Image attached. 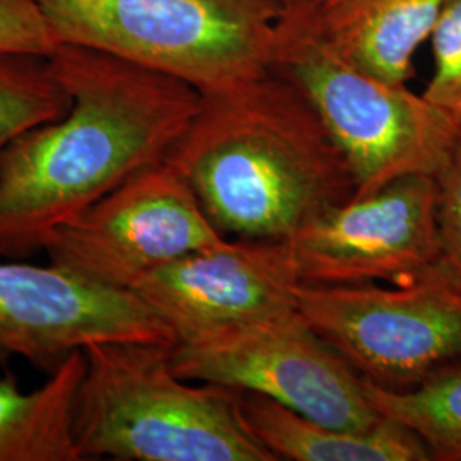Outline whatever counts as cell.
Returning a JSON list of instances; mask_svg holds the SVG:
<instances>
[{
	"label": "cell",
	"mask_w": 461,
	"mask_h": 461,
	"mask_svg": "<svg viewBox=\"0 0 461 461\" xmlns=\"http://www.w3.org/2000/svg\"><path fill=\"white\" fill-rule=\"evenodd\" d=\"M50 66L70 96L0 161V258H28L60 222L159 165L202 106L197 91L123 57L60 43Z\"/></svg>",
	"instance_id": "obj_1"
},
{
	"label": "cell",
	"mask_w": 461,
	"mask_h": 461,
	"mask_svg": "<svg viewBox=\"0 0 461 461\" xmlns=\"http://www.w3.org/2000/svg\"><path fill=\"white\" fill-rule=\"evenodd\" d=\"M166 161L234 240L287 241L356 194L348 163L312 103L272 70L202 98Z\"/></svg>",
	"instance_id": "obj_2"
},
{
	"label": "cell",
	"mask_w": 461,
	"mask_h": 461,
	"mask_svg": "<svg viewBox=\"0 0 461 461\" xmlns=\"http://www.w3.org/2000/svg\"><path fill=\"white\" fill-rule=\"evenodd\" d=\"M74 413L83 460L274 461L248 428L243 392L185 379L171 346L86 347Z\"/></svg>",
	"instance_id": "obj_3"
},
{
	"label": "cell",
	"mask_w": 461,
	"mask_h": 461,
	"mask_svg": "<svg viewBox=\"0 0 461 461\" xmlns=\"http://www.w3.org/2000/svg\"><path fill=\"white\" fill-rule=\"evenodd\" d=\"M272 72L312 103L348 163L354 197L403 176H436L460 139L456 116L347 62L316 28L308 0H280Z\"/></svg>",
	"instance_id": "obj_4"
},
{
	"label": "cell",
	"mask_w": 461,
	"mask_h": 461,
	"mask_svg": "<svg viewBox=\"0 0 461 461\" xmlns=\"http://www.w3.org/2000/svg\"><path fill=\"white\" fill-rule=\"evenodd\" d=\"M59 43L103 50L211 98L272 70L280 0H34Z\"/></svg>",
	"instance_id": "obj_5"
},
{
	"label": "cell",
	"mask_w": 461,
	"mask_h": 461,
	"mask_svg": "<svg viewBox=\"0 0 461 461\" xmlns=\"http://www.w3.org/2000/svg\"><path fill=\"white\" fill-rule=\"evenodd\" d=\"M395 285L303 284L297 310L363 379L403 390L461 359V279L441 258Z\"/></svg>",
	"instance_id": "obj_6"
},
{
	"label": "cell",
	"mask_w": 461,
	"mask_h": 461,
	"mask_svg": "<svg viewBox=\"0 0 461 461\" xmlns=\"http://www.w3.org/2000/svg\"><path fill=\"white\" fill-rule=\"evenodd\" d=\"M171 363L182 378L258 393L333 428L384 419L363 376L299 310L173 344Z\"/></svg>",
	"instance_id": "obj_7"
},
{
	"label": "cell",
	"mask_w": 461,
	"mask_h": 461,
	"mask_svg": "<svg viewBox=\"0 0 461 461\" xmlns=\"http://www.w3.org/2000/svg\"><path fill=\"white\" fill-rule=\"evenodd\" d=\"M226 240L186 178L163 161L60 222L41 251L83 279L132 291L158 268Z\"/></svg>",
	"instance_id": "obj_8"
},
{
	"label": "cell",
	"mask_w": 461,
	"mask_h": 461,
	"mask_svg": "<svg viewBox=\"0 0 461 461\" xmlns=\"http://www.w3.org/2000/svg\"><path fill=\"white\" fill-rule=\"evenodd\" d=\"M438 185L411 175L352 197L297 230L287 245L304 285L403 284L438 264Z\"/></svg>",
	"instance_id": "obj_9"
},
{
	"label": "cell",
	"mask_w": 461,
	"mask_h": 461,
	"mask_svg": "<svg viewBox=\"0 0 461 461\" xmlns=\"http://www.w3.org/2000/svg\"><path fill=\"white\" fill-rule=\"evenodd\" d=\"M98 342L173 346L175 335L133 291L83 279L59 265L0 258V357L51 373Z\"/></svg>",
	"instance_id": "obj_10"
},
{
	"label": "cell",
	"mask_w": 461,
	"mask_h": 461,
	"mask_svg": "<svg viewBox=\"0 0 461 461\" xmlns=\"http://www.w3.org/2000/svg\"><path fill=\"white\" fill-rule=\"evenodd\" d=\"M301 285L287 241L230 238L158 268L132 291L178 344L297 310Z\"/></svg>",
	"instance_id": "obj_11"
},
{
	"label": "cell",
	"mask_w": 461,
	"mask_h": 461,
	"mask_svg": "<svg viewBox=\"0 0 461 461\" xmlns=\"http://www.w3.org/2000/svg\"><path fill=\"white\" fill-rule=\"evenodd\" d=\"M449 0H308L316 28L347 62L405 84Z\"/></svg>",
	"instance_id": "obj_12"
},
{
	"label": "cell",
	"mask_w": 461,
	"mask_h": 461,
	"mask_svg": "<svg viewBox=\"0 0 461 461\" xmlns=\"http://www.w3.org/2000/svg\"><path fill=\"white\" fill-rule=\"evenodd\" d=\"M241 409L248 428L276 460L432 461L413 430L386 417L375 428H333L251 392H243Z\"/></svg>",
	"instance_id": "obj_13"
},
{
	"label": "cell",
	"mask_w": 461,
	"mask_h": 461,
	"mask_svg": "<svg viewBox=\"0 0 461 461\" xmlns=\"http://www.w3.org/2000/svg\"><path fill=\"white\" fill-rule=\"evenodd\" d=\"M83 373L79 350L33 392H21L11 375L0 378V461H83L74 430Z\"/></svg>",
	"instance_id": "obj_14"
},
{
	"label": "cell",
	"mask_w": 461,
	"mask_h": 461,
	"mask_svg": "<svg viewBox=\"0 0 461 461\" xmlns=\"http://www.w3.org/2000/svg\"><path fill=\"white\" fill-rule=\"evenodd\" d=\"M364 386L383 417L411 429L426 443L432 461H461V359L403 390L366 379Z\"/></svg>",
	"instance_id": "obj_15"
},
{
	"label": "cell",
	"mask_w": 461,
	"mask_h": 461,
	"mask_svg": "<svg viewBox=\"0 0 461 461\" xmlns=\"http://www.w3.org/2000/svg\"><path fill=\"white\" fill-rule=\"evenodd\" d=\"M70 108V96L49 57L0 51V161L19 137L55 122Z\"/></svg>",
	"instance_id": "obj_16"
},
{
	"label": "cell",
	"mask_w": 461,
	"mask_h": 461,
	"mask_svg": "<svg viewBox=\"0 0 461 461\" xmlns=\"http://www.w3.org/2000/svg\"><path fill=\"white\" fill-rule=\"evenodd\" d=\"M429 41L434 72L422 95L461 120V0L446 4Z\"/></svg>",
	"instance_id": "obj_17"
},
{
	"label": "cell",
	"mask_w": 461,
	"mask_h": 461,
	"mask_svg": "<svg viewBox=\"0 0 461 461\" xmlns=\"http://www.w3.org/2000/svg\"><path fill=\"white\" fill-rule=\"evenodd\" d=\"M59 45L34 0H0V51L49 57Z\"/></svg>",
	"instance_id": "obj_18"
},
{
	"label": "cell",
	"mask_w": 461,
	"mask_h": 461,
	"mask_svg": "<svg viewBox=\"0 0 461 461\" xmlns=\"http://www.w3.org/2000/svg\"><path fill=\"white\" fill-rule=\"evenodd\" d=\"M438 185V230L445 264L461 279V135L445 167L434 176Z\"/></svg>",
	"instance_id": "obj_19"
}]
</instances>
